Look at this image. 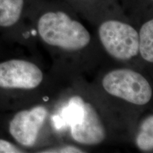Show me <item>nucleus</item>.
I'll use <instances>...</instances> for the list:
<instances>
[{"label":"nucleus","instance_id":"6e6552de","mask_svg":"<svg viewBox=\"0 0 153 153\" xmlns=\"http://www.w3.org/2000/svg\"><path fill=\"white\" fill-rule=\"evenodd\" d=\"M138 49L141 56L149 62H153V19L142 25L138 33Z\"/></svg>","mask_w":153,"mask_h":153},{"label":"nucleus","instance_id":"f8f14e48","mask_svg":"<svg viewBox=\"0 0 153 153\" xmlns=\"http://www.w3.org/2000/svg\"><path fill=\"white\" fill-rule=\"evenodd\" d=\"M148 1H152V0H148Z\"/></svg>","mask_w":153,"mask_h":153},{"label":"nucleus","instance_id":"39448f33","mask_svg":"<svg viewBox=\"0 0 153 153\" xmlns=\"http://www.w3.org/2000/svg\"><path fill=\"white\" fill-rule=\"evenodd\" d=\"M47 114L46 108L42 106L17 112L9 121V133L19 145L33 146Z\"/></svg>","mask_w":153,"mask_h":153},{"label":"nucleus","instance_id":"9d476101","mask_svg":"<svg viewBox=\"0 0 153 153\" xmlns=\"http://www.w3.org/2000/svg\"><path fill=\"white\" fill-rule=\"evenodd\" d=\"M22 149L7 140L0 139V153H22Z\"/></svg>","mask_w":153,"mask_h":153},{"label":"nucleus","instance_id":"f257e3e1","mask_svg":"<svg viewBox=\"0 0 153 153\" xmlns=\"http://www.w3.org/2000/svg\"><path fill=\"white\" fill-rule=\"evenodd\" d=\"M36 26L44 42L66 51L83 49L91 40L85 26L60 9L44 11L38 18Z\"/></svg>","mask_w":153,"mask_h":153},{"label":"nucleus","instance_id":"0eeeda50","mask_svg":"<svg viewBox=\"0 0 153 153\" xmlns=\"http://www.w3.org/2000/svg\"><path fill=\"white\" fill-rule=\"evenodd\" d=\"M28 0H0V28H9L22 20Z\"/></svg>","mask_w":153,"mask_h":153},{"label":"nucleus","instance_id":"423d86ee","mask_svg":"<svg viewBox=\"0 0 153 153\" xmlns=\"http://www.w3.org/2000/svg\"><path fill=\"white\" fill-rule=\"evenodd\" d=\"M79 104L82 108V117L79 121L72 125V137L81 144H100L106 138V130L98 113L90 103L85 102L81 97Z\"/></svg>","mask_w":153,"mask_h":153},{"label":"nucleus","instance_id":"7ed1b4c3","mask_svg":"<svg viewBox=\"0 0 153 153\" xmlns=\"http://www.w3.org/2000/svg\"><path fill=\"white\" fill-rule=\"evenodd\" d=\"M98 33L106 52L117 60H130L139 52L138 32L128 23L105 20L99 25Z\"/></svg>","mask_w":153,"mask_h":153},{"label":"nucleus","instance_id":"9b49d317","mask_svg":"<svg viewBox=\"0 0 153 153\" xmlns=\"http://www.w3.org/2000/svg\"><path fill=\"white\" fill-rule=\"evenodd\" d=\"M41 152H48V153H74V152H83L81 149L76 148L74 146H70V145H66V146L60 147V148H56L53 149H49L46 151H42Z\"/></svg>","mask_w":153,"mask_h":153},{"label":"nucleus","instance_id":"20e7f679","mask_svg":"<svg viewBox=\"0 0 153 153\" xmlns=\"http://www.w3.org/2000/svg\"><path fill=\"white\" fill-rule=\"evenodd\" d=\"M43 79L40 68L29 61L11 59L0 62V89L30 90L41 85Z\"/></svg>","mask_w":153,"mask_h":153},{"label":"nucleus","instance_id":"f03ea898","mask_svg":"<svg viewBox=\"0 0 153 153\" xmlns=\"http://www.w3.org/2000/svg\"><path fill=\"white\" fill-rule=\"evenodd\" d=\"M102 85L109 94L136 105L150 101L152 90L144 76L130 69L111 71L103 78Z\"/></svg>","mask_w":153,"mask_h":153},{"label":"nucleus","instance_id":"1a4fd4ad","mask_svg":"<svg viewBox=\"0 0 153 153\" xmlns=\"http://www.w3.org/2000/svg\"><path fill=\"white\" fill-rule=\"evenodd\" d=\"M136 145L140 150L151 151L153 149V117L149 116L143 122L136 137Z\"/></svg>","mask_w":153,"mask_h":153}]
</instances>
